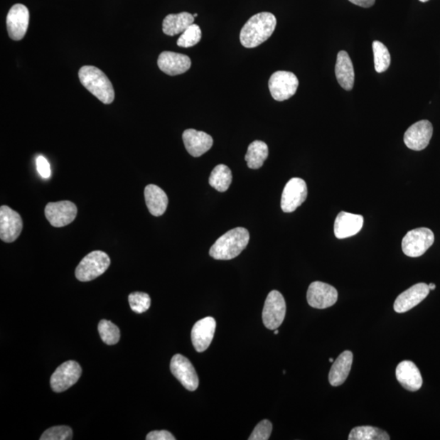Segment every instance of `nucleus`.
<instances>
[{"instance_id":"1","label":"nucleus","mask_w":440,"mask_h":440,"mask_svg":"<svg viewBox=\"0 0 440 440\" xmlns=\"http://www.w3.org/2000/svg\"><path fill=\"white\" fill-rule=\"evenodd\" d=\"M277 26L276 16L271 13H260L250 18L240 33L242 46L254 48L264 43L274 33Z\"/></svg>"},{"instance_id":"2","label":"nucleus","mask_w":440,"mask_h":440,"mask_svg":"<svg viewBox=\"0 0 440 440\" xmlns=\"http://www.w3.org/2000/svg\"><path fill=\"white\" fill-rule=\"evenodd\" d=\"M249 241V233L246 228H233L215 242L210 249V255L217 260L232 259L247 248Z\"/></svg>"},{"instance_id":"3","label":"nucleus","mask_w":440,"mask_h":440,"mask_svg":"<svg viewBox=\"0 0 440 440\" xmlns=\"http://www.w3.org/2000/svg\"><path fill=\"white\" fill-rule=\"evenodd\" d=\"M83 87L104 104L114 102L115 94L112 83L104 72L92 65L82 66L79 72Z\"/></svg>"},{"instance_id":"4","label":"nucleus","mask_w":440,"mask_h":440,"mask_svg":"<svg viewBox=\"0 0 440 440\" xmlns=\"http://www.w3.org/2000/svg\"><path fill=\"white\" fill-rule=\"evenodd\" d=\"M110 265V259L107 253L96 250L85 256L75 270L77 280L91 281L104 274Z\"/></svg>"},{"instance_id":"5","label":"nucleus","mask_w":440,"mask_h":440,"mask_svg":"<svg viewBox=\"0 0 440 440\" xmlns=\"http://www.w3.org/2000/svg\"><path fill=\"white\" fill-rule=\"evenodd\" d=\"M434 242L430 228L419 227L409 231L402 240V250L409 257L417 258L424 254Z\"/></svg>"},{"instance_id":"6","label":"nucleus","mask_w":440,"mask_h":440,"mask_svg":"<svg viewBox=\"0 0 440 440\" xmlns=\"http://www.w3.org/2000/svg\"><path fill=\"white\" fill-rule=\"evenodd\" d=\"M286 304L283 295L277 291H271L265 301L263 311L264 325L271 331H275L285 320Z\"/></svg>"},{"instance_id":"7","label":"nucleus","mask_w":440,"mask_h":440,"mask_svg":"<svg viewBox=\"0 0 440 440\" xmlns=\"http://www.w3.org/2000/svg\"><path fill=\"white\" fill-rule=\"evenodd\" d=\"M296 75L289 71H277L269 82L272 97L277 102H284L294 96L299 87Z\"/></svg>"},{"instance_id":"8","label":"nucleus","mask_w":440,"mask_h":440,"mask_svg":"<svg viewBox=\"0 0 440 440\" xmlns=\"http://www.w3.org/2000/svg\"><path fill=\"white\" fill-rule=\"evenodd\" d=\"M307 197V183L300 178H292L284 188L281 202L282 210L285 213H294L305 202Z\"/></svg>"},{"instance_id":"9","label":"nucleus","mask_w":440,"mask_h":440,"mask_svg":"<svg viewBox=\"0 0 440 440\" xmlns=\"http://www.w3.org/2000/svg\"><path fill=\"white\" fill-rule=\"evenodd\" d=\"M82 367L77 362L69 360L60 365L51 377V387L55 392H63L79 381Z\"/></svg>"},{"instance_id":"10","label":"nucleus","mask_w":440,"mask_h":440,"mask_svg":"<svg viewBox=\"0 0 440 440\" xmlns=\"http://www.w3.org/2000/svg\"><path fill=\"white\" fill-rule=\"evenodd\" d=\"M171 371L188 391H196L199 385L198 376L188 358L181 354L175 355L171 361Z\"/></svg>"},{"instance_id":"11","label":"nucleus","mask_w":440,"mask_h":440,"mask_svg":"<svg viewBox=\"0 0 440 440\" xmlns=\"http://www.w3.org/2000/svg\"><path fill=\"white\" fill-rule=\"evenodd\" d=\"M338 297L337 289L328 284L314 281L308 289V303L314 308L325 309L336 304Z\"/></svg>"},{"instance_id":"12","label":"nucleus","mask_w":440,"mask_h":440,"mask_svg":"<svg viewBox=\"0 0 440 440\" xmlns=\"http://www.w3.org/2000/svg\"><path fill=\"white\" fill-rule=\"evenodd\" d=\"M44 213L52 226L61 227L69 225L75 220L77 210L75 204L70 200H61L48 203Z\"/></svg>"},{"instance_id":"13","label":"nucleus","mask_w":440,"mask_h":440,"mask_svg":"<svg viewBox=\"0 0 440 440\" xmlns=\"http://www.w3.org/2000/svg\"><path fill=\"white\" fill-rule=\"evenodd\" d=\"M23 228V222L16 211L2 205L0 208V238L4 242H14Z\"/></svg>"},{"instance_id":"14","label":"nucleus","mask_w":440,"mask_h":440,"mask_svg":"<svg viewBox=\"0 0 440 440\" xmlns=\"http://www.w3.org/2000/svg\"><path fill=\"white\" fill-rule=\"evenodd\" d=\"M433 135V126L428 120H422L409 127L404 136V141L409 149L421 151L425 149Z\"/></svg>"},{"instance_id":"15","label":"nucleus","mask_w":440,"mask_h":440,"mask_svg":"<svg viewBox=\"0 0 440 440\" xmlns=\"http://www.w3.org/2000/svg\"><path fill=\"white\" fill-rule=\"evenodd\" d=\"M6 22L9 37L16 41L22 40L29 26V10L23 4L14 5L9 10Z\"/></svg>"},{"instance_id":"16","label":"nucleus","mask_w":440,"mask_h":440,"mask_svg":"<svg viewBox=\"0 0 440 440\" xmlns=\"http://www.w3.org/2000/svg\"><path fill=\"white\" fill-rule=\"evenodd\" d=\"M430 293L429 286L425 283H419L401 293L395 299L394 310L397 313H404L422 302Z\"/></svg>"},{"instance_id":"17","label":"nucleus","mask_w":440,"mask_h":440,"mask_svg":"<svg viewBox=\"0 0 440 440\" xmlns=\"http://www.w3.org/2000/svg\"><path fill=\"white\" fill-rule=\"evenodd\" d=\"M216 321L213 317H205L198 321L193 327L192 342L198 353H203L213 340Z\"/></svg>"},{"instance_id":"18","label":"nucleus","mask_w":440,"mask_h":440,"mask_svg":"<svg viewBox=\"0 0 440 440\" xmlns=\"http://www.w3.org/2000/svg\"><path fill=\"white\" fill-rule=\"evenodd\" d=\"M182 138L187 151L194 158L200 157L213 146V138L204 132L188 129Z\"/></svg>"},{"instance_id":"19","label":"nucleus","mask_w":440,"mask_h":440,"mask_svg":"<svg viewBox=\"0 0 440 440\" xmlns=\"http://www.w3.org/2000/svg\"><path fill=\"white\" fill-rule=\"evenodd\" d=\"M191 59L188 55L173 52L161 53L158 60L159 69L170 76L186 73L191 69Z\"/></svg>"},{"instance_id":"20","label":"nucleus","mask_w":440,"mask_h":440,"mask_svg":"<svg viewBox=\"0 0 440 440\" xmlns=\"http://www.w3.org/2000/svg\"><path fill=\"white\" fill-rule=\"evenodd\" d=\"M363 225V216L342 211L334 222V235L338 239L355 236L361 230Z\"/></svg>"},{"instance_id":"21","label":"nucleus","mask_w":440,"mask_h":440,"mask_svg":"<svg viewBox=\"0 0 440 440\" xmlns=\"http://www.w3.org/2000/svg\"><path fill=\"white\" fill-rule=\"evenodd\" d=\"M400 385L409 392H417L422 386V377L419 367L410 360L400 362L395 370Z\"/></svg>"},{"instance_id":"22","label":"nucleus","mask_w":440,"mask_h":440,"mask_svg":"<svg viewBox=\"0 0 440 440\" xmlns=\"http://www.w3.org/2000/svg\"><path fill=\"white\" fill-rule=\"evenodd\" d=\"M353 354L350 350H345L337 360L333 362L331 367L328 381L333 387L343 385L352 370Z\"/></svg>"},{"instance_id":"23","label":"nucleus","mask_w":440,"mask_h":440,"mask_svg":"<svg viewBox=\"0 0 440 440\" xmlns=\"http://www.w3.org/2000/svg\"><path fill=\"white\" fill-rule=\"evenodd\" d=\"M336 75L339 85L345 90H353L355 82V71L353 61L347 52L340 51L338 53Z\"/></svg>"},{"instance_id":"24","label":"nucleus","mask_w":440,"mask_h":440,"mask_svg":"<svg viewBox=\"0 0 440 440\" xmlns=\"http://www.w3.org/2000/svg\"><path fill=\"white\" fill-rule=\"evenodd\" d=\"M144 198L150 214L161 216L165 213L168 205L166 193L157 186L149 185L144 189Z\"/></svg>"},{"instance_id":"25","label":"nucleus","mask_w":440,"mask_h":440,"mask_svg":"<svg viewBox=\"0 0 440 440\" xmlns=\"http://www.w3.org/2000/svg\"><path fill=\"white\" fill-rule=\"evenodd\" d=\"M193 24L194 16L191 14H169L163 20V31L166 36H175L185 32Z\"/></svg>"},{"instance_id":"26","label":"nucleus","mask_w":440,"mask_h":440,"mask_svg":"<svg viewBox=\"0 0 440 440\" xmlns=\"http://www.w3.org/2000/svg\"><path fill=\"white\" fill-rule=\"evenodd\" d=\"M267 157H269V147L267 144L255 141L249 144L245 159L249 168L256 170L263 166Z\"/></svg>"},{"instance_id":"27","label":"nucleus","mask_w":440,"mask_h":440,"mask_svg":"<svg viewBox=\"0 0 440 440\" xmlns=\"http://www.w3.org/2000/svg\"><path fill=\"white\" fill-rule=\"evenodd\" d=\"M232 181V171L224 164L216 166L209 178L210 186L220 193L226 192Z\"/></svg>"},{"instance_id":"28","label":"nucleus","mask_w":440,"mask_h":440,"mask_svg":"<svg viewBox=\"0 0 440 440\" xmlns=\"http://www.w3.org/2000/svg\"><path fill=\"white\" fill-rule=\"evenodd\" d=\"M389 434L380 428L363 426L353 429L350 432L349 440H389Z\"/></svg>"},{"instance_id":"29","label":"nucleus","mask_w":440,"mask_h":440,"mask_svg":"<svg viewBox=\"0 0 440 440\" xmlns=\"http://www.w3.org/2000/svg\"><path fill=\"white\" fill-rule=\"evenodd\" d=\"M372 51L375 55V66L377 73H383L388 70L391 65V55L387 48L380 41L372 43Z\"/></svg>"},{"instance_id":"30","label":"nucleus","mask_w":440,"mask_h":440,"mask_svg":"<svg viewBox=\"0 0 440 440\" xmlns=\"http://www.w3.org/2000/svg\"><path fill=\"white\" fill-rule=\"evenodd\" d=\"M98 331L102 341L108 345L118 343L120 339V331L118 326L107 320H102L99 323Z\"/></svg>"},{"instance_id":"31","label":"nucleus","mask_w":440,"mask_h":440,"mask_svg":"<svg viewBox=\"0 0 440 440\" xmlns=\"http://www.w3.org/2000/svg\"><path fill=\"white\" fill-rule=\"evenodd\" d=\"M202 40V31L196 24H193L181 33L177 45L181 48H191L198 44Z\"/></svg>"},{"instance_id":"32","label":"nucleus","mask_w":440,"mask_h":440,"mask_svg":"<svg viewBox=\"0 0 440 440\" xmlns=\"http://www.w3.org/2000/svg\"><path fill=\"white\" fill-rule=\"evenodd\" d=\"M132 310L136 313H146L150 308L151 299L149 295L142 292H134L128 297Z\"/></svg>"},{"instance_id":"33","label":"nucleus","mask_w":440,"mask_h":440,"mask_svg":"<svg viewBox=\"0 0 440 440\" xmlns=\"http://www.w3.org/2000/svg\"><path fill=\"white\" fill-rule=\"evenodd\" d=\"M73 438L72 429L66 426H53L42 434L41 440H70Z\"/></svg>"},{"instance_id":"34","label":"nucleus","mask_w":440,"mask_h":440,"mask_svg":"<svg viewBox=\"0 0 440 440\" xmlns=\"http://www.w3.org/2000/svg\"><path fill=\"white\" fill-rule=\"evenodd\" d=\"M272 431V425L269 420H263L254 429L249 440H267L269 439Z\"/></svg>"},{"instance_id":"35","label":"nucleus","mask_w":440,"mask_h":440,"mask_svg":"<svg viewBox=\"0 0 440 440\" xmlns=\"http://www.w3.org/2000/svg\"><path fill=\"white\" fill-rule=\"evenodd\" d=\"M36 167L38 174H40L43 179H48V178L51 176V168H50V164L43 156H38L37 158Z\"/></svg>"},{"instance_id":"36","label":"nucleus","mask_w":440,"mask_h":440,"mask_svg":"<svg viewBox=\"0 0 440 440\" xmlns=\"http://www.w3.org/2000/svg\"><path fill=\"white\" fill-rule=\"evenodd\" d=\"M147 440H176L173 434L167 431H154L147 434Z\"/></svg>"},{"instance_id":"37","label":"nucleus","mask_w":440,"mask_h":440,"mask_svg":"<svg viewBox=\"0 0 440 440\" xmlns=\"http://www.w3.org/2000/svg\"><path fill=\"white\" fill-rule=\"evenodd\" d=\"M349 1L362 8H370L375 4V0H349Z\"/></svg>"},{"instance_id":"38","label":"nucleus","mask_w":440,"mask_h":440,"mask_svg":"<svg viewBox=\"0 0 440 440\" xmlns=\"http://www.w3.org/2000/svg\"><path fill=\"white\" fill-rule=\"evenodd\" d=\"M428 286H429V289H430V291H434V289H436V286L434 285V284L433 283H431L430 285H428Z\"/></svg>"},{"instance_id":"39","label":"nucleus","mask_w":440,"mask_h":440,"mask_svg":"<svg viewBox=\"0 0 440 440\" xmlns=\"http://www.w3.org/2000/svg\"><path fill=\"white\" fill-rule=\"evenodd\" d=\"M420 1L422 2V3H426V2L429 1V0H420Z\"/></svg>"},{"instance_id":"40","label":"nucleus","mask_w":440,"mask_h":440,"mask_svg":"<svg viewBox=\"0 0 440 440\" xmlns=\"http://www.w3.org/2000/svg\"><path fill=\"white\" fill-rule=\"evenodd\" d=\"M278 333H279V332H278L277 328V330H275L274 334H276V336H277V334H278Z\"/></svg>"},{"instance_id":"41","label":"nucleus","mask_w":440,"mask_h":440,"mask_svg":"<svg viewBox=\"0 0 440 440\" xmlns=\"http://www.w3.org/2000/svg\"><path fill=\"white\" fill-rule=\"evenodd\" d=\"M330 362H331V363H333V362H334L333 359V358H330Z\"/></svg>"},{"instance_id":"42","label":"nucleus","mask_w":440,"mask_h":440,"mask_svg":"<svg viewBox=\"0 0 440 440\" xmlns=\"http://www.w3.org/2000/svg\"><path fill=\"white\" fill-rule=\"evenodd\" d=\"M193 16H194V18H196V16H198V14H195L193 15Z\"/></svg>"}]
</instances>
